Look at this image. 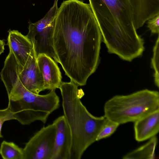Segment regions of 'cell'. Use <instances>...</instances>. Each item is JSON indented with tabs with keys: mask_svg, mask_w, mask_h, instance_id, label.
Returning <instances> with one entry per match:
<instances>
[{
	"mask_svg": "<svg viewBox=\"0 0 159 159\" xmlns=\"http://www.w3.org/2000/svg\"><path fill=\"white\" fill-rule=\"evenodd\" d=\"M5 44L4 41L0 39V55L3 52Z\"/></svg>",
	"mask_w": 159,
	"mask_h": 159,
	"instance_id": "20",
	"label": "cell"
},
{
	"mask_svg": "<svg viewBox=\"0 0 159 159\" xmlns=\"http://www.w3.org/2000/svg\"><path fill=\"white\" fill-rule=\"evenodd\" d=\"M37 61L43 76L44 90L58 89L62 82V76L56 62L45 54L39 55Z\"/></svg>",
	"mask_w": 159,
	"mask_h": 159,
	"instance_id": "10",
	"label": "cell"
},
{
	"mask_svg": "<svg viewBox=\"0 0 159 159\" xmlns=\"http://www.w3.org/2000/svg\"><path fill=\"white\" fill-rule=\"evenodd\" d=\"M134 122L135 140L142 142L155 136L159 131V109Z\"/></svg>",
	"mask_w": 159,
	"mask_h": 159,
	"instance_id": "12",
	"label": "cell"
},
{
	"mask_svg": "<svg viewBox=\"0 0 159 159\" xmlns=\"http://www.w3.org/2000/svg\"><path fill=\"white\" fill-rule=\"evenodd\" d=\"M159 37L157 39L153 49V56L151 59L152 66L154 70V82L156 85L159 87Z\"/></svg>",
	"mask_w": 159,
	"mask_h": 159,
	"instance_id": "17",
	"label": "cell"
},
{
	"mask_svg": "<svg viewBox=\"0 0 159 159\" xmlns=\"http://www.w3.org/2000/svg\"><path fill=\"white\" fill-rule=\"evenodd\" d=\"M56 130L53 123L37 132L23 148V159H51Z\"/></svg>",
	"mask_w": 159,
	"mask_h": 159,
	"instance_id": "7",
	"label": "cell"
},
{
	"mask_svg": "<svg viewBox=\"0 0 159 159\" xmlns=\"http://www.w3.org/2000/svg\"><path fill=\"white\" fill-rule=\"evenodd\" d=\"M157 143L156 136L151 138L147 143L127 153L124 159H152L155 158V149Z\"/></svg>",
	"mask_w": 159,
	"mask_h": 159,
	"instance_id": "14",
	"label": "cell"
},
{
	"mask_svg": "<svg viewBox=\"0 0 159 159\" xmlns=\"http://www.w3.org/2000/svg\"><path fill=\"white\" fill-rule=\"evenodd\" d=\"M7 94L8 106L14 120L23 125L36 121L45 123L49 115L60 105L59 98L55 90L45 95L36 94L27 89L19 80Z\"/></svg>",
	"mask_w": 159,
	"mask_h": 159,
	"instance_id": "4",
	"label": "cell"
},
{
	"mask_svg": "<svg viewBox=\"0 0 159 159\" xmlns=\"http://www.w3.org/2000/svg\"><path fill=\"white\" fill-rule=\"evenodd\" d=\"M148 27L153 34H157L159 32V15L148 20Z\"/></svg>",
	"mask_w": 159,
	"mask_h": 159,
	"instance_id": "19",
	"label": "cell"
},
{
	"mask_svg": "<svg viewBox=\"0 0 159 159\" xmlns=\"http://www.w3.org/2000/svg\"><path fill=\"white\" fill-rule=\"evenodd\" d=\"M53 123L56 130L51 159H70L72 137L70 127L63 115Z\"/></svg>",
	"mask_w": 159,
	"mask_h": 159,
	"instance_id": "9",
	"label": "cell"
},
{
	"mask_svg": "<svg viewBox=\"0 0 159 159\" xmlns=\"http://www.w3.org/2000/svg\"><path fill=\"white\" fill-rule=\"evenodd\" d=\"M119 125L118 123L107 119L97 136L96 141L111 136L115 131Z\"/></svg>",
	"mask_w": 159,
	"mask_h": 159,
	"instance_id": "16",
	"label": "cell"
},
{
	"mask_svg": "<svg viewBox=\"0 0 159 159\" xmlns=\"http://www.w3.org/2000/svg\"><path fill=\"white\" fill-rule=\"evenodd\" d=\"M102 38L89 4L63 1L55 19L53 47L65 75L78 86L85 85L98 67Z\"/></svg>",
	"mask_w": 159,
	"mask_h": 159,
	"instance_id": "1",
	"label": "cell"
},
{
	"mask_svg": "<svg viewBox=\"0 0 159 159\" xmlns=\"http://www.w3.org/2000/svg\"><path fill=\"white\" fill-rule=\"evenodd\" d=\"M58 9L57 5L53 4L43 18L34 23H30L26 36L33 45L36 57L40 54H45L59 63L54 49L52 40Z\"/></svg>",
	"mask_w": 159,
	"mask_h": 159,
	"instance_id": "6",
	"label": "cell"
},
{
	"mask_svg": "<svg viewBox=\"0 0 159 159\" xmlns=\"http://www.w3.org/2000/svg\"><path fill=\"white\" fill-rule=\"evenodd\" d=\"M7 41L10 51L20 64L24 67L34 47L32 43L26 36L14 30L8 31Z\"/></svg>",
	"mask_w": 159,
	"mask_h": 159,
	"instance_id": "11",
	"label": "cell"
},
{
	"mask_svg": "<svg viewBox=\"0 0 159 159\" xmlns=\"http://www.w3.org/2000/svg\"><path fill=\"white\" fill-rule=\"evenodd\" d=\"M0 154L3 159H23V148L12 142L3 141L0 145Z\"/></svg>",
	"mask_w": 159,
	"mask_h": 159,
	"instance_id": "15",
	"label": "cell"
},
{
	"mask_svg": "<svg viewBox=\"0 0 159 159\" xmlns=\"http://www.w3.org/2000/svg\"><path fill=\"white\" fill-rule=\"evenodd\" d=\"M18 78L23 86L32 93L39 94L45 90L43 76L37 63L34 47Z\"/></svg>",
	"mask_w": 159,
	"mask_h": 159,
	"instance_id": "8",
	"label": "cell"
},
{
	"mask_svg": "<svg viewBox=\"0 0 159 159\" xmlns=\"http://www.w3.org/2000/svg\"><path fill=\"white\" fill-rule=\"evenodd\" d=\"M78 86L70 81L62 82L59 89L62 98L64 116L70 129L72 141L70 159H80L86 150L96 141L107 120L104 116H95L83 104Z\"/></svg>",
	"mask_w": 159,
	"mask_h": 159,
	"instance_id": "3",
	"label": "cell"
},
{
	"mask_svg": "<svg viewBox=\"0 0 159 159\" xmlns=\"http://www.w3.org/2000/svg\"><path fill=\"white\" fill-rule=\"evenodd\" d=\"M108 52L130 61L141 56L144 40L136 32L129 0H89Z\"/></svg>",
	"mask_w": 159,
	"mask_h": 159,
	"instance_id": "2",
	"label": "cell"
},
{
	"mask_svg": "<svg viewBox=\"0 0 159 159\" xmlns=\"http://www.w3.org/2000/svg\"><path fill=\"white\" fill-rule=\"evenodd\" d=\"M23 68V67L18 62L13 53L10 51L0 73L1 79L7 93L11 91L19 81L18 76Z\"/></svg>",
	"mask_w": 159,
	"mask_h": 159,
	"instance_id": "13",
	"label": "cell"
},
{
	"mask_svg": "<svg viewBox=\"0 0 159 159\" xmlns=\"http://www.w3.org/2000/svg\"><path fill=\"white\" fill-rule=\"evenodd\" d=\"M158 109V92L145 89L114 96L104 104V116L120 125L134 122Z\"/></svg>",
	"mask_w": 159,
	"mask_h": 159,
	"instance_id": "5",
	"label": "cell"
},
{
	"mask_svg": "<svg viewBox=\"0 0 159 159\" xmlns=\"http://www.w3.org/2000/svg\"><path fill=\"white\" fill-rule=\"evenodd\" d=\"M12 120L14 119L8 106L6 108L0 109V138H3L1 130L3 123L6 121Z\"/></svg>",
	"mask_w": 159,
	"mask_h": 159,
	"instance_id": "18",
	"label": "cell"
}]
</instances>
